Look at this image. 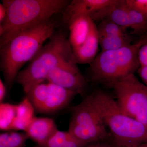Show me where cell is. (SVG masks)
<instances>
[{"mask_svg": "<svg viewBox=\"0 0 147 147\" xmlns=\"http://www.w3.org/2000/svg\"><path fill=\"white\" fill-rule=\"evenodd\" d=\"M57 25L51 18L19 33L0 46V68L7 91L13 86L22 67L34 57L55 33Z\"/></svg>", "mask_w": 147, "mask_h": 147, "instance_id": "1", "label": "cell"}, {"mask_svg": "<svg viewBox=\"0 0 147 147\" xmlns=\"http://www.w3.org/2000/svg\"><path fill=\"white\" fill-rule=\"evenodd\" d=\"M71 1L67 0H3L7 11L0 25V46L16 34L63 12Z\"/></svg>", "mask_w": 147, "mask_h": 147, "instance_id": "2", "label": "cell"}, {"mask_svg": "<svg viewBox=\"0 0 147 147\" xmlns=\"http://www.w3.org/2000/svg\"><path fill=\"white\" fill-rule=\"evenodd\" d=\"M95 105L110 131L114 147H134L147 143V128L127 116L107 92L96 90L90 94Z\"/></svg>", "mask_w": 147, "mask_h": 147, "instance_id": "3", "label": "cell"}, {"mask_svg": "<svg viewBox=\"0 0 147 147\" xmlns=\"http://www.w3.org/2000/svg\"><path fill=\"white\" fill-rule=\"evenodd\" d=\"M72 60L75 59L69 40L62 32H55L28 65L18 73L15 81L26 90L35 83L46 80L56 67Z\"/></svg>", "mask_w": 147, "mask_h": 147, "instance_id": "4", "label": "cell"}, {"mask_svg": "<svg viewBox=\"0 0 147 147\" xmlns=\"http://www.w3.org/2000/svg\"><path fill=\"white\" fill-rule=\"evenodd\" d=\"M147 41L145 34L135 43L117 50L101 51L89 67L92 82L108 85L122 77L134 74L140 67L138 52Z\"/></svg>", "mask_w": 147, "mask_h": 147, "instance_id": "5", "label": "cell"}, {"mask_svg": "<svg viewBox=\"0 0 147 147\" xmlns=\"http://www.w3.org/2000/svg\"><path fill=\"white\" fill-rule=\"evenodd\" d=\"M68 131L86 144L102 142L109 134L90 94L71 108Z\"/></svg>", "mask_w": 147, "mask_h": 147, "instance_id": "6", "label": "cell"}, {"mask_svg": "<svg viewBox=\"0 0 147 147\" xmlns=\"http://www.w3.org/2000/svg\"><path fill=\"white\" fill-rule=\"evenodd\" d=\"M114 90L121 111L147 128V87L134 74L108 84Z\"/></svg>", "mask_w": 147, "mask_h": 147, "instance_id": "7", "label": "cell"}, {"mask_svg": "<svg viewBox=\"0 0 147 147\" xmlns=\"http://www.w3.org/2000/svg\"><path fill=\"white\" fill-rule=\"evenodd\" d=\"M45 81L35 83L24 90L26 97L38 113L49 114L57 112L67 107L78 94Z\"/></svg>", "mask_w": 147, "mask_h": 147, "instance_id": "8", "label": "cell"}, {"mask_svg": "<svg viewBox=\"0 0 147 147\" xmlns=\"http://www.w3.org/2000/svg\"><path fill=\"white\" fill-rule=\"evenodd\" d=\"M46 80L81 96L86 94L88 84L75 60L69 61L56 67L48 74Z\"/></svg>", "mask_w": 147, "mask_h": 147, "instance_id": "9", "label": "cell"}, {"mask_svg": "<svg viewBox=\"0 0 147 147\" xmlns=\"http://www.w3.org/2000/svg\"><path fill=\"white\" fill-rule=\"evenodd\" d=\"M69 30V41L72 50L80 47L88 36L94 21L88 15L76 14L64 21Z\"/></svg>", "mask_w": 147, "mask_h": 147, "instance_id": "10", "label": "cell"}, {"mask_svg": "<svg viewBox=\"0 0 147 147\" xmlns=\"http://www.w3.org/2000/svg\"><path fill=\"white\" fill-rule=\"evenodd\" d=\"M58 130L53 119L35 117L25 132L29 139L36 142L37 145L43 146Z\"/></svg>", "mask_w": 147, "mask_h": 147, "instance_id": "11", "label": "cell"}, {"mask_svg": "<svg viewBox=\"0 0 147 147\" xmlns=\"http://www.w3.org/2000/svg\"><path fill=\"white\" fill-rule=\"evenodd\" d=\"M91 18L94 22L109 20L126 30L130 28L126 0H114L111 4L96 13Z\"/></svg>", "mask_w": 147, "mask_h": 147, "instance_id": "12", "label": "cell"}, {"mask_svg": "<svg viewBox=\"0 0 147 147\" xmlns=\"http://www.w3.org/2000/svg\"><path fill=\"white\" fill-rule=\"evenodd\" d=\"M114 0H73L63 12V21L76 14H84L91 18L95 14L106 8ZM92 19V18H91Z\"/></svg>", "mask_w": 147, "mask_h": 147, "instance_id": "13", "label": "cell"}, {"mask_svg": "<svg viewBox=\"0 0 147 147\" xmlns=\"http://www.w3.org/2000/svg\"><path fill=\"white\" fill-rule=\"evenodd\" d=\"M99 44L97 27L94 22L92 25L89 34L85 42L80 47L72 50L76 63L90 64L97 56Z\"/></svg>", "mask_w": 147, "mask_h": 147, "instance_id": "14", "label": "cell"}, {"mask_svg": "<svg viewBox=\"0 0 147 147\" xmlns=\"http://www.w3.org/2000/svg\"><path fill=\"white\" fill-rule=\"evenodd\" d=\"M35 111L33 105L26 96L17 105L16 117L13 122V130L26 131L33 119Z\"/></svg>", "mask_w": 147, "mask_h": 147, "instance_id": "15", "label": "cell"}, {"mask_svg": "<svg viewBox=\"0 0 147 147\" xmlns=\"http://www.w3.org/2000/svg\"><path fill=\"white\" fill-rule=\"evenodd\" d=\"M86 145L68 131L58 130L43 147H84Z\"/></svg>", "mask_w": 147, "mask_h": 147, "instance_id": "16", "label": "cell"}, {"mask_svg": "<svg viewBox=\"0 0 147 147\" xmlns=\"http://www.w3.org/2000/svg\"><path fill=\"white\" fill-rule=\"evenodd\" d=\"M127 34L120 35L99 36L102 51L117 50L132 44L133 38Z\"/></svg>", "mask_w": 147, "mask_h": 147, "instance_id": "17", "label": "cell"}, {"mask_svg": "<svg viewBox=\"0 0 147 147\" xmlns=\"http://www.w3.org/2000/svg\"><path fill=\"white\" fill-rule=\"evenodd\" d=\"M127 5L130 28L132 29L134 34L142 36L147 32V17L139 11Z\"/></svg>", "mask_w": 147, "mask_h": 147, "instance_id": "18", "label": "cell"}, {"mask_svg": "<svg viewBox=\"0 0 147 147\" xmlns=\"http://www.w3.org/2000/svg\"><path fill=\"white\" fill-rule=\"evenodd\" d=\"M17 105L8 103L0 104V129L3 131L13 130V122L16 117Z\"/></svg>", "mask_w": 147, "mask_h": 147, "instance_id": "19", "label": "cell"}, {"mask_svg": "<svg viewBox=\"0 0 147 147\" xmlns=\"http://www.w3.org/2000/svg\"><path fill=\"white\" fill-rule=\"evenodd\" d=\"M28 139L25 131H8L1 133L0 147H24Z\"/></svg>", "mask_w": 147, "mask_h": 147, "instance_id": "20", "label": "cell"}, {"mask_svg": "<svg viewBox=\"0 0 147 147\" xmlns=\"http://www.w3.org/2000/svg\"><path fill=\"white\" fill-rule=\"evenodd\" d=\"M99 36L120 35L126 34V29L112 21L103 20L97 27Z\"/></svg>", "mask_w": 147, "mask_h": 147, "instance_id": "21", "label": "cell"}, {"mask_svg": "<svg viewBox=\"0 0 147 147\" xmlns=\"http://www.w3.org/2000/svg\"><path fill=\"white\" fill-rule=\"evenodd\" d=\"M130 7L139 11L147 17V0H126Z\"/></svg>", "mask_w": 147, "mask_h": 147, "instance_id": "22", "label": "cell"}, {"mask_svg": "<svg viewBox=\"0 0 147 147\" xmlns=\"http://www.w3.org/2000/svg\"><path fill=\"white\" fill-rule=\"evenodd\" d=\"M138 57L140 66H147V41L139 49Z\"/></svg>", "mask_w": 147, "mask_h": 147, "instance_id": "23", "label": "cell"}, {"mask_svg": "<svg viewBox=\"0 0 147 147\" xmlns=\"http://www.w3.org/2000/svg\"><path fill=\"white\" fill-rule=\"evenodd\" d=\"M137 72L145 85L147 87V66H140Z\"/></svg>", "mask_w": 147, "mask_h": 147, "instance_id": "24", "label": "cell"}, {"mask_svg": "<svg viewBox=\"0 0 147 147\" xmlns=\"http://www.w3.org/2000/svg\"><path fill=\"white\" fill-rule=\"evenodd\" d=\"M7 91V88L4 82L1 79H0V102L2 103L3 100L5 99Z\"/></svg>", "mask_w": 147, "mask_h": 147, "instance_id": "25", "label": "cell"}, {"mask_svg": "<svg viewBox=\"0 0 147 147\" xmlns=\"http://www.w3.org/2000/svg\"><path fill=\"white\" fill-rule=\"evenodd\" d=\"M7 16V11L5 7L2 3L0 4V25L5 21Z\"/></svg>", "mask_w": 147, "mask_h": 147, "instance_id": "26", "label": "cell"}, {"mask_svg": "<svg viewBox=\"0 0 147 147\" xmlns=\"http://www.w3.org/2000/svg\"><path fill=\"white\" fill-rule=\"evenodd\" d=\"M84 147H114L108 144L103 143V142H94L91 143L86 145Z\"/></svg>", "mask_w": 147, "mask_h": 147, "instance_id": "27", "label": "cell"}, {"mask_svg": "<svg viewBox=\"0 0 147 147\" xmlns=\"http://www.w3.org/2000/svg\"><path fill=\"white\" fill-rule=\"evenodd\" d=\"M134 147H147V143H144Z\"/></svg>", "mask_w": 147, "mask_h": 147, "instance_id": "28", "label": "cell"}, {"mask_svg": "<svg viewBox=\"0 0 147 147\" xmlns=\"http://www.w3.org/2000/svg\"><path fill=\"white\" fill-rule=\"evenodd\" d=\"M34 147H44L43 146H39V145H37L36 146H35Z\"/></svg>", "mask_w": 147, "mask_h": 147, "instance_id": "29", "label": "cell"}, {"mask_svg": "<svg viewBox=\"0 0 147 147\" xmlns=\"http://www.w3.org/2000/svg\"><path fill=\"white\" fill-rule=\"evenodd\" d=\"M146 34L147 35V32L146 33Z\"/></svg>", "mask_w": 147, "mask_h": 147, "instance_id": "30", "label": "cell"}]
</instances>
